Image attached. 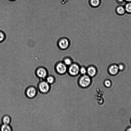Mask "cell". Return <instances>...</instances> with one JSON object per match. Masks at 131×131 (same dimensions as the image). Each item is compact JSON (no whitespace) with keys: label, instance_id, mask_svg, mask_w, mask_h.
Instances as JSON below:
<instances>
[{"label":"cell","instance_id":"cell-1","mask_svg":"<svg viewBox=\"0 0 131 131\" xmlns=\"http://www.w3.org/2000/svg\"><path fill=\"white\" fill-rule=\"evenodd\" d=\"M69 39L66 37H62L59 39L57 42V46L59 49L62 50L67 49L70 45Z\"/></svg>","mask_w":131,"mask_h":131},{"label":"cell","instance_id":"cell-2","mask_svg":"<svg viewBox=\"0 0 131 131\" xmlns=\"http://www.w3.org/2000/svg\"><path fill=\"white\" fill-rule=\"evenodd\" d=\"M54 69L58 73L63 74L67 72L68 67L62 61L57 62L54 66Z\"/></svg>","mask_w":131,"mask_h":131},{"label":"cell","instance_id":"cell-3","mask_svg":"<svg viewBox=\"0 0 131 131\" xmlns=\"http://www.w3.org/2000/svg\"><path fill=\"white\" fill-rule=\"evenodd\" d=\"M80 66L77 63L73 62L68 67L67 72L71 75L75 76L79 73Z\"/></svg>","mask_w":131,"mask_h":131},{"label":"cell","instance_id":"cell-4","mask_svg":"<svg viewBox=\"0 0 131 131\" xmlns=\"http://www.w3.org/2000/svg\"><path fill=\"white\" fill-rule=\"evenodd\" d=\"M35 73L38 78L43 79L47 77L48 71L46 67L40 66L37 67L36 69Z\"/></svg>","mask_w":131,"mask_h":131},{"label":"cell","instance_id":"cell-5","mask_svg":"<svg viewBox=\"0 0 131 131\" xmlns=\"http://www.w3.org/2000/svg\"><path fill=\"white\" fill-rule=\"evenodd\" d=\"M108 73L112 75H116L119 71L118 64L112 63L108 66L107 69Z\"/></svg>","mask_w":131,"mask_h":131},{"label":"cell","instance_id":"cell-6","mask_svg":"<svg viewBox=\"0 0 131 131\" xmlns=\"http://www.w3.org/2000/svg\"><path fill=\"white\" fill-rule=\"evenodd\" d=\"M91 80L88 75L86 74L83 75L80 78L79 82L81 86L84 87L89 86Z\"/></svg>","mask_w":131,"mask_h":131},{"label":"cell","instance_id":"cell-7","mask_svg":"<svg viewBox=\"0 0 131 131\" xmlns=\"http://www.w3.org/2000/svg\"><path fill=\"white\" fill-rule=\"evenodd\" d=\"M97 71V67L95 66L91 65L87 67V73L88 75L93 77L96 75Z\"/></svg>","mask_w":131,"mask_h":131},{"label":"cell","instance_id":"cell-8","mask_svg":"<svg viewBox=\"0 0 131 131\" xmlns=\"http://www.w3.org/2000/svg\"><path fill=\"white\" fill-rule=\"evenodd\" d=\"M40 91L43 93H46L49 91V84L45 81H42L40 83L38 86Z\"/></svg>","mask_w":131,"mask_h":131},{"label":"cell","instance_id":"cell-9","mask_svg":"<svg viewBox=\"0 0 131 131\" xmlns=\"http://www.w3.org/2000/svg\"><path fill=\"white\" fill-rule=\"evenodd\" d=\"M36 89L33 87H30L27 89L26 94L27 96L29 98H32L35 96L36 94Z\"/></svg>","mask_w":131,"mask_h":131},{"label":"cell","instance_id":"cell-10","mask_svg":"<svg viewBox=\"0 0 131 131\" xmlns=\"http://www.w3.org/2000/svg\"><path fill=\"white\" fill-rule=\"evenodd\" d=\"M62 61L68 67L73 62L72 59L71 57L68 56L64 57Z\"/></svg>","mask_w":131,"mask_h":131},{"label":"cell","instance_id":"cell-11","mask_svg":"<svg viewBox=\"0 0 131 131\" xmlns=\"http://www.w3.org/2000/svg\"><path fill=\"white\" fill-rule=\"evenodd\" d=\"M0 130L2 131H10L11 128L9 124H3L0 128Z\"/></svg>","mask_w":131,"mask_h":131},{"label":"cell","instance_id":"cell-12","mask_svg":"<svg viewBox=\"0 0 131 131\" xmlns=\"http://www.w3.org/2000/svg\"><path fill=\"white\" fill-rule=\"evenodd\" d=\"M6 38V35L3 30H0V43L4 42Z\"/></svg>","mask_w":131,"mask_h":131},{"label":"cell","instance_id":"cell-13","mask_svg":"<svg viewBox=\"0 0 131 131\" xmlns=\"http://www.w3.org/2000/svg\"><path fill=\"white\" fill-rule=\"evenodd\" d=\"M2 121L3 124H9L10 122V119L9 116L6 115L3 117Z\"/></svg>","mask_w":131,"mask_h":131},{"label":"cell","instance_id":"cell-14","mask_svg":"<svg viewBox=\"0 0 131 131\" xmlns=\"http://www.w3.org/2000/svg\"><path fill=\"white\" fill-rule=\"evenodd\" d=\"M79 73L83 75L87 73V67L84 66H80Z\"/></svg>","mask_w":131,"mask_h":131},{"label":"cell","instance_id":"cell-15","mask_svg":"<svg viewBox=\"0 0 131 131\" xmlns=\"http://www.w3.org/2000/svg\"><path fill=\"white\" fill-rule=\"evenodd\" d=\"M46 80L48 84H52L54 81V78L53 76L50 75L47 77Z\"/></svg>","mask_w":131,"mask_h":131},{"label":"cell","instance_id":"cell-16","mask_svg":"<svg viewBox=\"0 0 131 131\" xmlns=\"http://www.w3.org/2000/svg\"><path fill=\"white\" fill-rule=\"evenodd\" d=\"M116 11L117 13L119 14H123L125 12V9L122 7L119 6L117 8Z\"/></svg>","mask_w":131,"mask_h":131},{"label":"cell","instance_id":"cell-17","mask_svg":"<svg viewBox=\"0 0 131 131\" xmlns=\"http://www.w3.org/2000/svg\"><path fill=\"white\" fill-rule=\"evenodd\" d=\"M125 9L127 12L131 13V3H128L126 4Z\"/></svg>","mask_w":131,"mask_h":131},{"label":"cell","instance_id":"cell-18","mask_svg":"<svg viewBox=\"0 0 131 131\" xmlns=\"http://www.w3.org/2000/svg\"><path fill=\"white\" fill-rule=\"evenodd\" d=\"M118 68L119 71H123L124 70L126 67L124 64L120 63L118 64Z\"/></svg>","mask_w":131,"mask_h":131},{"label":"cell","instance_id":"cell-19","mask_svg":"<svg viewBox=\"0 0 131 131\" xmlns=\"http://www.w3.org/2000/svg\"><path fill=\"white\" fill-rule=\"evenodd\" d=\"M91 3L93 6H96L99 4L100 1L99 0H91Z\"/></svg>","mask_w":131,"mask_h":131},{"label":"cell","instance_id":"cell-20","mask_svg":"<svg viewBox=\"0 0 131 131\" xmlns=\"http://www.w3.org/2000/svg\"><path fill=\"white\" fill-rule=\"evenodd\" d=\"M105 85L107 87H109L111 86V81L108 80H106L104 82Z\"/></svg>","mask_w":131,"mask_h":131},{"label":"cell","instance_id":"cell-21","mask_svg":"<svg viewBox=\"0 0 131 131\" xmlns=\"http://www.w3.org/2000/svg\"><path fill=\"white\" fill-rule=\"evenodd\" d=\"M123 1V0H118V1L119 2H122Z\"/></svg>","mask_w":131,"mask_h":131},{"label":"cell","instance_id":"cell-22","mask_svg":"<svg viewBox=\"0 0 131 131\" xmlns=\"http://www.w3.org/2000/svg\"><path fill=\"white\" fill-rule=\"evenodd\" d=\"M126 1L128 2H131V0H125Z\"/></svg>","mask_w":131,"mask_h":131}]
</instances>
